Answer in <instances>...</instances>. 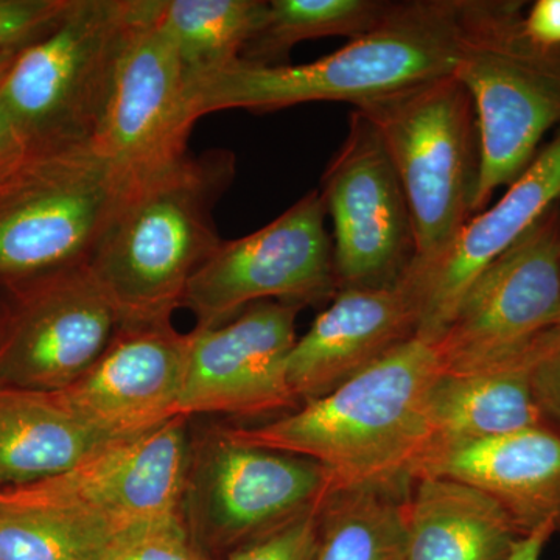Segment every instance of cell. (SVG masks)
<instances>
[{"instance_id":"obj_25","label":"cell","mask_w":560,"mask_h":560,"mask_svg":"<svg viewBox=\"0 0 560 560\" xmlns=\"http://www.w3.org/2000/svg\"><path fill=\"white\" fill-rule=\"evenodd\" d=\"M397 2L394 0H268L264 24L241 61L253 66H283L302 40L345 36L363 38L377 28Z\"/></svg>"},{"instance_id":"obj_7","label":"cell","mask_w":560,"mask_h":560,"mask_svg":"<svg viewBox=\"0 0 560 560\" xmlns=\"http://www.w3.org/2000/svg\"><path fill=\"white\" fill-rule=\"evenodd\" d=\"M125 190L91 143L25 151L0 173V278L88 267Z\"/></svg>"},{"instance_id":"obj_12","label":"cell","mask_w":560,"mask_h":560,"mask_svg":"<svg viewBox=\"0 0 560 560\" xmlns=\"http://www.w3.org/2000/svg\"><path fill=\"white\" fill-rule=\"evenodd\" d=\"M187 418L117 441L46 480L0 489V504L55 508L92 515L135 534L184 518L189 474Z\"/></svg>"},{"instance_id":"obj_6","label":"cell","mask_w":560,"mask_h":560,"mask_svg":"<svg viewBox=\"0 0 560 560\" xmlns=\"http://www.w3.org/2000/svg\"><path fill=\"white\" fill-rule=\"evenodd\" d=\"M150 0H72L62 20L14 58L0 103L28 149L91 143L121 51Z\"/></svg>"},{"instance_id":"obj_9","label":"cell","mask_w":560,"mask_h":560,"mask_svg":"<svg viewBox=\"0 0 560 560\" xmlns=\"http://www.w3.org/2000/svg\"><path fill=\"white\" fill-rule=\"evenodd\" d=\"M334 492L316 460L246 444L223 430L190 455L184 522L202 551L230 556L320 510Z\"/></svg>"},{"instance_id":"obj_21","label":"cell","mask_w":560,"mask_h":560,"mask_svg":"<svg viewBox=\"0 0 560 560\" xmlns=\"http://www.w3.org/2000/svg\"><path fill=\"white\" fill-rule=\"evenodd\" d=\"M534 360L464 377L441 374L427 400L430 442L425 456L547 425L530 386Z\"/></svg>"},{"instance_id":"obj_13","label":"cell","mask_w":560,"mask_h":560,"mask_svg":"<svg viewBox=\"0 0 560 560\" xmlns=\"http://www.w3.org/2000/svg\"><path fill=\"white\" fill-rule=\"evenodd\" d=\"M160 11L161 0H150L132 31L91 140L127 189L183 161L197 121L187 101L186 73Z\"/></svg>"},{"instance_id":"obj_15","label":"cell","mask_w":560,"mask_h":560,"mask_svg":"<svg viewBox=\"0 0 560 560\" xmlns=\"http://www.w3.org/2000/svg\"><path fill=\"white\" fill-rule=\"evenodd\" d=\"M121 329L90 268L44 278L0 341V385L58 393L79 381Z\"/></svg>"},{"instance_id":"obj_24","label":"cell","mask_w":560,"mask_h":560,"mask_svg":"<svg viewBox=\"0 0 560 560\" xmlns=\"http://www.w3.org/2000/svg\"><path fill=\"white\" fill-rule=\"evenodd\" d=\"M268 0H161L160 21L178 51L186 79L241 61L259 32Z\"/></svg>"},{"instance_id":"obj_29","label":"cell","mask_w":560,"mask_h":560,"mask_svg":"<svg viewBox=\"0 0 560 560\" xmlns=\"http://www.w3.org/2000/svg\"><path fill=\"white\" fill-rule=\"evenodd\" d=\"M323 510V508H320ZM313 511L246 545L226 560H312L318 541L319 512Z\"/></svg>"},{"instance_id":"obj_20","label":"cell","mask_w":560,"mask_h":560,"mask_svg":"<svg viewBox=\"0 0 560 560\" xmlns=\"http://www.w3.org/2000/svg\"><path fill=\"white\" fill-rule=\"evenodd\" d=\"M521 539L510 515L481 490L433 475L412 480L405 560H510Z\"/></svg>"},{"instance_id":"obj_33","label":"cell","mask_w":560,"mask_h":560,"mask_svg":"<svg viewBox=\"0 0 560 560\" xmlns=\"http://www.w3.org/2000/svg\"><path fill=\"white\" fill-rule=\"evenodd\" d=\"M555 533L550 528H541L529 536L522 537L515 545L510 560H541V552Z\"/></svg>"},{"instance_id":"obj_4","label":"cell","mask_w":560,"mask_h":560,"mask_svg":"<svg viewBox=\"0 0 560 560\" xmlns=\"http://www.w3.org/2000/svg\"><path fill=\"white\" fill-rule=\"evenodd\" d=\"M517 0H459L453 75L477 113L481 165L474 215L500 187L514 183L560 125V49L533 43Z\"/></svg>"},{"instance_id":"obj_3","label":"cell","mask_w":560,"mask_h":560,"mask_svg":"<svg viewBox=\"0 0 560 560\" xmlns=\"http://www.w3.org/2000/svg\"><path fill=\"white\" fill-rule=\"evenodd\" d=\"M459 0H400L363 38L300 66L235 62L186 79L195 119L215 110L256 113L315 102L353 108L415 84L452 75L458 55Z\"/></svg>"},{"instance_id":"obj_32","label":"cell","mask_w":560,"mask_h":560,"mask_svg":"<svg viewBox=\"0 0 560 560\" xmlns=\"http://www.w3.org/2000/svg\"><path fill=\"white\" fill-rule=\"evenodd\" d=\"M27 150L28 147L22 142L20 135L14 130L13 121L0 103V172L9 168Z\"/></svg>"},{"instance_id":"obj_2","label":"cell","mask_w":560,"mask_h":560,"mask_svg":"<svg viewBox=\"0 0 560 560\" xmlns=\"http://www.w3.org/2000/svg\"><path fill=\"white\" fill-rule=\"evenodd\" d=\"M234 178V154L212 150L125 190L88 265L121 327L172 323L191 276L223 243L213 209Z\"/></svg>"},{"instance_id":"obj_18","label":"cell","mask_w":560,"mask_h":560,"mask_svg":"<svg viewBox=\"0 0 560 560\" xmlns=\"http://www.w3.org/2000/svg\"><path fill=\"white\" fill-rule=\"evenodd\" d=\"M418 320V304L404 280L386 289L338 290L287 360L298 407L327 396L416 338Z\"/></svg>"},{"instance_id":"obj_27","label":"cell","mask_w":560,"mask_h":560,"mask_svg":"<svg viewBox=\"0 0 560 560\" xmlns=\"http://www.w3.org/2000/svg\"><path fill=\"white\" fill-rule=\"evenodd\" d=\"M72 0H0V51L22 49L46 36Z\"/></svg>"},{"instance_id":"obj_23","label":"cell","mask_w":560,"mask_h":560,"mask_svg":"<svg viewBox=\"0 0 560 560\" xmlns=\"http://www.w3.org/2000/svg\"><path fill=\"white\" fill-rule=\"evenodd\" d=\"M411 486L335 490L319 512L312 560H405Z\"/></svg>"},{"instance_id":"obj_26","label":"cell","mask_w":560,"mask_h":560,"mask_svg":"<svg viewBox=\"0 0 560 560\" xmlns=\"http://www.w3.org/2000/svg\"><path fill=\"white\" fill-rule=\"evenodd\" d=\"M135 534L80 512L0 504V560H109Z\"/></svg>"},{"instance_id":"obj_19","label":"cell","mask_w":560,"mask_h":560,"mask_svg":"<svg viewBox=\"0 0 560 560\" xmlns=\"http://www.w3.org/2000/svg\"><path fill=\"white\" fill-rule=\"evenodd\" d=\"M477 488L500 504L522 537L560 533V431L530 427L430 453L416 470Z\"/></svg>"},{"instance_id":"obj_16","label":"cell","mask_w":560,"mask_h":560,"mask_svg":"<svg viewBox=\"0 0 560 560\" xmlns=\"http://www.w3.org/2000/svg\"><path fill=\"white\" fill-rule=\"evenodd\" d=\"M189 334L172 323L121 327L101 359L55 396L110 442L132 440L178 418Z\"/></svg>"},{"instance_id":"obj_1","label":"cell","mask_w":560,"mask_h":560,"mask_svg":"<svg viewBox=\"0 0 560 560\" xmlns=\"http://www.w3.org/2000/svg\"><path fill=\"white\" fill-rule=\"evenodd\" d=\"M440 375L433 346L412 338L283 418L224 430L246 444L316 460L335 490L411 482L429 451L427 400Z\"/></svg>"},{"instance_id":"obj_11","label":"cell","mask_w":560,"mask_h":560,"mask_svg":"<svg viewBox=\"0 0 560 560\" xmlns=\"http://www.w3.org/2000/svg\"><path fill=\"white\" fill-rule=\"evenodd\" d=\"M318 190L334 224L338 290L397 285L415 261V228L381 135L359 109Z\"/></svg>"},{"instance_id":"obj_10","label":"cell","mask_w":560,"mask_h":560,"mask_svg":"<svg viewBox=\"0 0 560 560\" xmlns=\"http://www.w3.org/2000/svg\"><path fill=\"white\" fill-rule=\"evenodd\" d=\"M318 189L261 230L221 243L191 276L183 307L200 329L221 326L264 301L323 304L338 293L334 245Z\"/></svg>"},{"instance_id":"obj_8","label":"cell","mask_w":560,"mask_h":560,"mask_svg":"<svg viewBox=\"0 0 560 560\" xmlns=\"http://www.w3.org/2000/svg\"><path fill=\"white\" fill-rule=\"evenodd\" d=\"M560 329V202L480 272L434 342L442 375L528 363Z\"/></svg>"},{"instance_id":"obj_14","label":"cell","mask_w":560,"mask_h":560,"mask_svg":"<svg viewBox=\"0 0 560 560\" xmlns=\"http://www.w3.org/2000/svg\"><path fill=\"white\" fill-rule=\"evenodd\" d=\"M301 307L279 301L249 305L235 318L189 334L178 415L264 416L298 404L287 360L298 340Z\"/></svg>"},{"instance_id":"obj_31","label":"cell","mask_w":560,"mask_h":560,"mask_svg":"<svg viewBox=\"0 0 560 560\" xmlns=\"http://www.w3.org/2000/svg\"><path fill=\"white\" fill-rule=\"evenodd\" d=\"M523 27L533 43L560 49V0H537L525 14Z\"/></svg>"},{"instance_id":"obj_22","label":"cell","mask_w":560,"mask_h":560,"mask_svg":"<svg viewBox=\"0 0 560 560\" xmlns=\"http://www.w3.org/2000/svg\"><path fill=\"white\" fill-rule=\"evenodd\" d=\"M109 444L55 393L0 385V489L65 474Z\"/></svg>"},{"instance_id":"obj_28","label":"cell","mask_w":560,"mask_h":560,"mask_svg":"<svg viewBox=\"0 0 560 560\" xmlns=\"http://www.w3.org/2000/svg\"><path fill=\"white\" fill-rule=\"evenodd\" d=\"M109 560H212L191 539L184 518L136 533Z\"/></svg>"},{"instance_id":"obj_30","label":"cell","mask_w":560,"mask_h":560,"mask_svg":"<svg viewBox=\"0 0 560 560\" xmlns=\"http://www.w3.org/2000/svg\"><path fill=\"white\" fill-rule=\"evenodd\" d=\"M530 386L548 425L560 431V329L551 335L534 360Z\"/></svg>"},{"instance_id":"obj_5","label":"cell","mask_w":560,"mask_h":560,"mask_svg":"<svg viewBox=\"0 0 560 560\" xmlns=\"http://www.w3.org/2000/svg\"><path fill=\"white\" fill-rule=\"evenodd\" d=\"M396 168L415 228L410 268L441 259L474 217L481 150L477 113L455 75L361 105Z\"/></svg>"},{"instance_id":"obj_17","label":"cell","mask_w":560,"mask_h":560,"mask_svg":"<svg viewBox=\"0 0 560 560\" xmlns=\"http://www.w3.org/2000/svg\"><path fill=\"white\" fill-rule=\"evenodd\" d=\"M560 202V128L493 206L467 221L440 260L404 276L416 304V338L433 346L474 280Z\"/></svg>"},{"instance_id":"obj_34","label":"cell","mask_w":560,"mask_h":560,"mask_svg":"<svg viewBox=\"0 0 560 560\" xmlns=\"http://www.w3.org/2000/svg\"><path fill=\"white\" fill-rule=\"evenodd\" d=\"M22 49H24V47H22ZM22 49L0 51V83H2L3 77L9 72L10 66L13 65L14 58L18 57V54H20Z\"/></svg>"}]
</instances>
